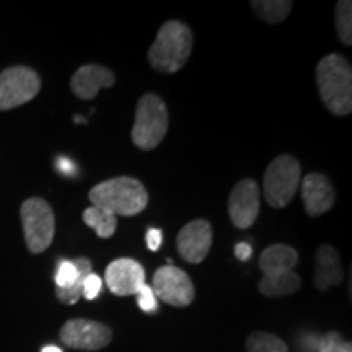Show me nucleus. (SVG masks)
Masks as SVG:
<instances>
[{"instance_id": "nucleus-17", "label": "nucleus", "mask_w": 352, "mask_h": 352, "mask_svg": "<svg viewBox=\"0 0 352 352\" xmlns=\"http://www.w3.org/2000/svg\"><path fill=\"white\" fill-rule=\"evenodd\" d=\"M302 280L294 271L280 272L274 276H263L259 280V292L266 297H283L297 292L300 289Z\"/></svg>"}, {"instance_id": "nucleus-7", "label": "nucleus", "mask_w": 352, "mask_h": 352, "mask_svg": "<svg viewBox=\"0 0 352 352\" xmlns=\"http://www.w3.org/2000/svg\"><path fill=\"white\" fill-rule=\"evenodd\" d=\"M41 90V78L33 69L15 65L0 72V111L32 101Z\"/></svg>"}, {"instance_id": "nucleus-29", "label": "nucleus", "mask_w": 352, "mask_h": 352, "mask_svg": "<svg viewBox=\"0 0 352 352\" xmlns=\"http://www.w3.org/2000/svg\"><path fill=\"white\" fill-rule=\"evenodd\" d=\"M253 248L248 243H239L235 246V256L240 259V261H246V259L252 258Z\"/></svg>"}, {"instance_id": "nucleus-3", "label": "nucleus", "mask_w": 352, "mask_h": 352, "mask_svg": "<svg viewBox=\"0 0 352 352\" xmlns=\"http://www.w3.org/2000/svg\"><path fill=\"white\" fill-rule=\"evenodd\" d=\"M192 51V33L178 20L166 21L158 30L148 50V63L158 72L175 74L186 64Z\"/></svg>"}, {"instance_id": "nucleus-22", "label": "nucleus", "mask_w": 352, "mask_h": 352, "mask_svg": "<svg viewBox=\"0 0 352 352\" xmlns=\"http://www.w3.org/2000/svg\"><path fill=\"white\" fill-rule=\"evenodd\" d=\"M336 30L341 41L349 46L352 43V3L349 0H341V2H338Z\"/></svg>"}, {"instance_id": "nucleus-12", "label": "nucleus", "mask_w": 352, "mask_h": 352, "mask_svg": "<svg viewBox=\"0 0 352 352\" xmlns=\"http://www.w3.org/2000/svg\"><path fill=\"white\" fill-rule=\"evenodd\" d=\"M259 212V188L256 182L246 178L235 184L228 197V215L233 226L250 228L258 219Z\"/></svg>"}, {"instance_id": "nucleus-6", "label": "nucleus", "mask_w": 352, "mask_h": 352, "mask_svg": "<svg viewBox=\"0 0 352 352\" xmlns=\"http://www.w3.org/2000/svg\"><path fill=\"white\" fill-rule=\"evenodd\" d=\"M21 223L25 241L33 254H39L50 248L56 233V217L50 202L41 197H30L21 204Z\"/></svg>"}, {"instance_id": "nucleus-10", "label": "nucleus", "mask_w": 352, "mask_h": 352, "mask_svg": "<svg viewBox=\"0 0 352 352\" xmlns=\"http://www.w3.org/2000/svg\"><path fill=\"white\" fill-rule=\"evenodd\" d=\"M212 226L204 219L192 220L184 226L178 233L176 246L178 253L186 263L199 264L208 258L212 246Z\"/></svg>"}, {"instance_id": "nucleus-16", "label": "nucleus", "mask_w": 352, "mask_h": 352, "mask_svg": "<svg viewBox=\"0 0 352 352\" xmlns=\"http://www.w3.org/2000/svg\"><path fill=\"white\" fill-rule=\"evenodd\" d=\"M298 263V253L289 245H271L259 256V267L264 276H274L280 272L294 271Z\"/></svg>"}, {"instance_id": "nucleus-19", "label": "nucleus", "mask_w": 352, "mask_h": 352, "mask_svg": "<svg viewBox=\"0 0 352 352\" xmlns=\"http://www.w3.org/2000/svg\"><path fill=\"white\" fill-rule=\"evenodd\" d=\"M292 2L289 0H264V2H252L253 10L259 19L270 25L283 23L292 10Z\"/></svg>"}, {"instance_id": "nucleus-26", "label": "nucleus", "mask_w": 352, "mask_h": 352, "mask_svg": "<svg viewBox=\"0 0 352 352\" xmlns=\"http://www.w3.org/2000/svg\"><path fill=\"white\" fill-rule=\"evenodd\" d=\"M101 287H103V280H101V277L91 272V274H88L85 277V280H83L82 297H85L87 300H95V298L100 296Z\"/></svg>"}, {"instance_id": "nucleus-18", "label": "nucleus", "mask_w": 352, "mask_h": 352, "mask_svg": "<svg viewBox=\"0 0 352 352\" xmlns=\"http://www.w3.org/2000/svg\"><path fill=\"white\" fill-rule=\"evenodd\" d=\"M82 219L88 227L94 228V232L100 236V239H111L114 232H116V215L103 208L90 206V208L83 210Z\"/></svg>"}, {"instance_id": "nucleus-21", "label": "nucleus", "mask_w": 352, "mask_h": 352, "mask_svg": "<svg viewBox=\"0 0 352 352\" xmlns=\"http://www.w3.org/2000/svg\"><path fill=\"white\" fill-rule=\"evenodd\" d=\"M246 351L248 352H289V347L280 338L271 333H252L246 340Z\"/></svg>"}, {"instance_id": "nucleus-15", "label": "nucleus", "mask_w": 352, "mask_h": 352, "mask_svg": "<svg viewBox=\"0 0 352 352\" xmlns=\"http://www.w3.org/2000/svg\"><path fill=\"white\" fill-rule=\"evenodd\" d=\"M342 277L344 272H342L340 254L331 245H321L315 259V287L321 292H327L333 285H340Z\"/></svg>"}, {"instance_id": "nucleus-2", "label": "nucleus", "mask_w": 352, "mask_h": 352, "mask_svg": "<svg viewBox=\"0 0 352 352\" xmlns=\"http://www.w3.org/2000/svg\"><path fill=\"white\" fill-rule=\"evenodd\" d=\"M90 202L96 208H103L114 215L132 217L147 208L148 192L145 186L131 176H118L107 179L90 189Z\"/></svg>"}, {"instance_id": "nucleus-24", "label": "nucleus", "mask_w": 352, "mask_h": 352, "mask_svg": "<svg viewBox=\"0 0 352 352\" xmlns=\"http://www.w3.org/2000/svg\"><path fill=\"white\" fill-rule=\"evenodd\" d=\"M318 352H352V346L342 340L340 333L329 331L320 338Z\"/></svg>"}, {"instance_id": "nucleus-9", "label": "nucleus", "mask_w": 352, "mask_h": 352, "mask_svg": "<svg viewBox=\"0 0 352 352\" xmlns=\"http://www.w3.org/2000/svg\"><path fill=\"white\" fill-rule=\"evenodd\" d=\"M60 340L65 346L80 351H100L113 340V333L107 324L94 320H69L60 329Z\"/></svg>"}, {"instance_id": "nucleus-13", "label": "nucleus", "mask_w": 352, "mask_h": 352, "mask_svg": "<svg viewBox=\"0 0 352 352\" xmlns=\"http://www.w3.org/2000/svg\"><path fill=\"white\" fill-rule=\"evenodd\" d=\"M302 201L307 214L311 217L328 212L334 206V189L329 179L321 173H310L303 176L300 182Z\"/></svg>"}, {"instance_id": "nucleus-4", "label": "nucleus", "mask_w": 352, "mask_h": 352, "mask_svg": "<svg viewBox=\"0 0 352 352\" xmlns=\"http://www.w3.org/2000/svg\"><path fill=\"white\" fill-rule=\"evenodd\" d=\"M166 131H168V111L164 100L155 94L140 96L131 134L135 147L152 151L164 140Z\"/></svg>"}, {"instance_id": "nucleus-14", "label": "nucleus", "mask_w": 352, "mask_h": 352, "mask_svg": "<svg viewBox=\"0 0 352 352\" xmlns=\"http://www.w3.org/2000/svg\"><path fill=\"white\" fill-rule=\"evenodd\" d=\"M114 85V74L103 65L87 64L74 74L70 88L78 98L91 100L98 95L101 88H111Z\"/></svg>"}, {"instance_id": "nucleus-1", "label": "nucleus", "mask_w": 352, "mask_h": 352, "mask_svg": "<svg viewBox=\"0 0 352 352\" xmlns=\"http://www.w3.org/2000/svg\"><path fill=\"white\" fill-rule=\"evenodd\" d=\"M316 83L324 107L334 116L352 111V69L341 54H329L316 65Z\"/></svg>"}, {"instance_id": "nucleus-5", "label": "nucleus", "mask_w": 352, "mask_h": 352, "mask_svg": "<svg viewBox=\"0 0 352 352\" xmlns=\"http://www.w3.org/2000/svg\"><path fill=\"white\" fill-rule=\"evenodd\" d=\"M302 168L297 158L280 155L274 158L264 173V197L274 209H283L300 188Z\"/></svg>"}, {"instance_id": "nucleus-23", "label": "nucleus", "mask_w": 352, "mask_h": 352, "mask_svg": "<svg viewBox=\"0 0 352 352\" xmlns=\"http://www.w3.org/2000/svg\"><path fill=\"white\" fill-rule=\"evenodd\" d=\"M80 276V270L77 267V264L74 261H69V259H63L57 266V272L54 277L56 289H67L70 285L78 279Z\"/></svg>"}, {"instance_id": "nucleus-25", "label": "nucleus", "mask_w": 352, "mask_h": 352, "mask_svg": "<svg viewBox=\"0 0 352 352\" xmlns=\"http://www.w3.org/2000/svg\"><path fill=\"white\" fill-rule=\"evenodd\" d=\"M135 296H138V303H139L140 310L145 311V314H153V311L158 310L157 297L148 284L142 285V289H140Z\"/></svg>"}, {"instance_id": "nucleus-20", "label": "nucleus", "mask_w": 352, "mask_h": 352, "mask_svg": "<svg viewBox=\"0 0 352 352\" xmlns=\"http://www.w3.org/2000/svg\"><path fill=\"white\" fill-rule=\"evenodd\" d=\"M74 263L77 264V267L80 270V276L78 279L74 283V285H70L67 289H56V297L59 298L60 302L65 303V305H74V303L78 302V298L82 297V290H83V280L88 274H91V261L88 258H77L74 259Z\"/></svg>"}, {"instance_id": "nucleus-8", "label": "nucleus", "mask_w": 352, "mask_h": 352, "mask_svg": "<svg viewBox=\"0 0 352 352\" xmlns=\"http://www.w3.org/2000/svg\"><path fill=\"white\" fill-rule=\"evenodd\" d=\"M152 290L157 298L171 307H188L195 300L196 290L191 277L176 266L158 267L152 279Z\"/></svg>"}, {"instance_id": "nucleus-28", "label": "nucleus", "mask_w": 352, "mask_h": 352, "mask_svg": "<svg viewBox=\"0 0 352 352\" xmlns=\"http://www.w3.org/2000/svg\"><path fill=\"white\" fill-rule=\"evenodd\" d=\"M56 168H57V171H60L64 176H72L74 173H76V165L64 157L57 158Z\"/></svg>"}, {"instance_id": "nucleus-11", "label": "nucleus", "mask_w": 352, "mask_h": 352, "mask_svg": "<svg viewBox=\"0 0 352 352\" xmlns=\"http://www.w3.org/2000/svg\"><path fill=\"white\" fill-rule=\"evenodd\" d=\"M104 280L108 289L118 297L135 296L142 285L147 284L142 264L131 258H120L109 263Z\"/></svg>"}, {"instance_id": "nucleus-27", "label": "nucleus", "mask_w": 352, "mask_h": 352, "mask_svg": "<svg viewBox=\"0 0 352 352\" xmlns=\"http://www.w3.org/2000/svg\"><path fill=\"white\" fill-rule=\"evenodd\" d=\"M162 239H164V235H162V230H158V228H151V230L147 232V235H145L147 248L152 250V252H157V250L160 248V245H162Z\"/></svg>"}, {"instance_id": "nucleus-30", "label": "nucleus", "mask_w": 352, "mask_h": 352, "mask_svg": "<svg viewBox=\"0 0 352 352\" xmlns=\"http://www.w3.org/2000/svg\"><path fill=\"white\" fill-rule=\"evenodd\" d=\"M41 352H63V351H60V347H57V346H46V347H43Z\"/></svg>"}]
</instances>
